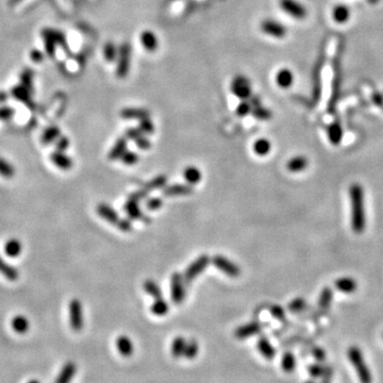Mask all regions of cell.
Returning a JSON list of instances; mask_svg holds the SVG:
<instances>
[{
  "label": "cell",
  "mask_w": 383,
  "mask_h": 383,
  "mask_svg": "<svg viewBox=\"0 0 383 383\" xmlns=\"http://www.w3.org/2000/svg\"><path fill=\"white\" fill-rule=\"evenodd\" d=\"M270 149H271V144L266 139H259L253 144V151L255 153V155H258L260 157L267 156L269 154Z\"/></svg>",
  "instance_id": "cell-32"
},
{
  "label": "cell",
  "mask_w": 383,
  "mask_h": 383,
  "mask_svg": "<svg viewBox=\"0 0 383 383\" xmlns=\"http://www.w3.org/2000/svg\"><path fill=\"white\" fill-rule=\"evenodd\" d=\"M260 29L268 36L274 38H284L287 34V30L283 23L274 19H264L260 25Z\"/></svg>",
  "instance_id": "cell-8"
},
{
  "label": "cell",
  "mask_w": 383,
  "mask_h": 383,
  "mask_svg": "<svg viewBox=\"0 0 383 383\" xmlns=\"http://www.w3.org/2000/svg\"><path fill=\"white\" fill-rule=\"evenodd\" d=\"M140 39H141L142 46L150 52L155 51L159 46V41H158L157 35L154 33L153 31H150V30L143 31L141 33Z\"/></svg>",
  "instance_id": "cell-15"
},
{
  "label": "cell",
  "mask_w": 383,
  "mask_h": 383,
  "mask_svg": "<svg viewBox=\"0 0 383 383\" xmlns=\"http://www.w3.org/2000/svg\"><path fill=\"white\" fill-rule=\"evenodd\" d=\"M127 141H128V139L126 137L119 138L116 141L113 148L110 150L108 158L110 160H112V161H115V160L121 159L123 157V155L127 151Z\"/></svg>",
  "instance_id": "cell-24"
},
{
  "label": "cell",
  "mask_w": 383,
  "mask_h": 383,
  "mask_svg": "<svg viewBox=\"0 0 383 383\" xmlns=\"http://www.w3.org/2000/svg\"><path fill=\"white\" fill-rule=\"evenodd\" d=\"M287 308H289L292 313H299L307 308V301L302 297H297L289 303Z\"/></svg>",
  "instance_id": "cell-41"
},
{
  "label": "cell",
  "mask_w": 383,
  "mask_h": 383,
  "mask_svg": "<svg viewBox=\"0 0 383 383\" xmlns=\"http://www.w3.org/2000/svg\"><path fill=\"white\" fill-rule=\"evenodd\" d=\"M332 18L338 23H345L350 19V9L345 4H338L332 11Z\"/></svg>",
  "instance_id": "cell-23"
},
{
  "label": "cell",
  "mask_w": 383,
  "mask_h": 383,
  "mask_svg": "<svg viewBox=\"0 0 383 383\" xmlns=\"http://www.w3.org/2000/svg\"><path fill=\"white\" fill-rule=\"evenodd\" d=\"M97 213L100 217L106 219L110 223H113V225H116L119 220L116 211L107 203H99L97 206Z\"/></svg>",
  "instance_id": "cell-18"
},
{
  "label": "cell",
  "mask_w": 383,
  "mask_h": 383,
  "mask_svg": "<svg viewBox=\"0 0 383 383\" xmlns=\"http://www.w3.org/2000/svg\"><path fill=\"white\" fill-rule=\"evenodd\" d=\"M270 314L273 317H275L278 321H284L285 319V311L282 307L280 306H271L270 307Z\"/></svg>",
  "instance_id": "cell-47"
},
{
  "label": "cell",
  "mask_w": 383,
  "mask_h": 383,
  "mask_svg": "<svg viewBox=\"0 0 383 383\" xmlns=\"http://www.w3.org/2000/svg\"><path fill=\"white\" fill-rule=\"evenodd\" d=\"M143 134H144V133L139 129V127H138V128H129V129H128V130L126 131V135H125V137H126L128 140L135 141L137 139H139V138L141 137V135H143Z\"/></svg>",
  "instance_id": "cell-51"
},
{
  "label": "cell",
  "mask_w": 383,
  "mask_h": 383,
  "mask_svg": "<svg viewBox=\"0 0 383 383\" xmlns=\"http://www.w3.org/2000/svg\"><path fill=\"white\" fill-rule=\"evenodd\" d=\"M335 287L339 292L345 293V294H353L357 291L358 284L355 279L350 277H342L337 279V281L334 283Z\"/></svg>",
  "instance_id": "cell-16"
},
{
  "label": "cell",
  "mask_w": 383,
  "mask_h": 383,
  "mask_svg": "<svg viewBox=\"0 0 383 383\" xmlns=\"http://www.w3.org/2000/svg\"><path fill=\"white\" fill-rule=\"evenodd\" d=\"M305 383H315V381H314V380H308V381H306Z\"/></svg>",
  "instance_id": "cell-58"
},
{
  "label": "cell",
  "mask_w": 383,
  "mask_h": 383,
  "mask_svg": "<svg viewBox=\"0 0 383 383\" xmlns=\"http://www.w3.org/2000/svg\"><path fill=\"white\" fill-rule=\"evenodd\" d=\"M332 376H333V370L331 369V367L330 366L325 367V373L323 375L322 383H330Z\"/></svg>",
  "instance_id": "cell-54"
},
{
  "label": "cell",
  "mask_w": 383,
  "mask_h": 383,
  "mask_svg": "<svg viewBox=\"0 0 383 383\" xmlns=\"http://www.w3.org/2000/svg\"><path fill=\"white\" fill-rule=\"evenodd\" d=\"M59 130L57 129V128H50L49 130H47L44 134V138H43V141L45 144H48V143H51L53 142L55 139H57L59 137Z\"/></svg>",
  "instance_id": "cell-48"
},
{
  "label": "cell",
  "mask_w": 383,
  "mask_h": 383,
  "mask_svg": "<svg viewBox=\"0 0 383 383\" xmlns=\"http://www.w3.org/2000/svg\"><path fill=\"white\" fill-rule=\"evenodd\" d=\"M210 262H211V259L209 258V255H207V254H201L200 257H199L198 259H196L186 269V273H185V275H183V279H185V282L191 283L192 281H193L195 278H197L207 266H209Z\"/></svg>",
  "instance_id": "cell-4"
},
{
  "label": "cell",
  "mask_w": 383,
  "mask_h": 383,
  "mask_svg": "<svg viewBox=\"0 0 383 383\" xmlns=\"http://www.w3.org/2000/svg\"><path fill=\"white\" fill-rule=\"evenodd\" d=\"M279 5H280L282 11L291 15L295 19H305L308 14L306 6L297 0H280Z\"/></svg>",
  "instance_id": "cell-6"
},
{
  "label": "cell",
  "mask_w": 383,
  "mask_h": 383,
  "mask_svg": "<svg viewBox=\"0 0 383 383\" xmlns=\"http://www.w3.org/2000/svg\"><path fill=\"white\" fill-rule=\"evenodd\" d=\"M105 58L108 62L113 63L117 60L118 57V49L113 42H108L105 45Z\"/></svg>",
  "instance_id": "cell-39"
},
{
  "label": "cell",
  "mask_w": 383,
  "mask_h": 383,
  "mask_svg": "<svg viewBox=\"0 0 383 383\" xmlns=\"http://www.w3.org/2000/svg\"><path fill=\"white\" fill-rule=\"evenodd\" d=\"M28 383H41V382H39V381L36 380V379H32V380L28 381Z\"/></svg>",
  "instance_id": "cell-57"
},
{
  "label": "cell",
  "mask_w": 383,
  "mask_h": 383,
  "mask_svg": "<svg viewBox=\"0 0 383 383\" xmlns=\"http://www.w3.org/2000/svg\"><path fill=\"white\" fill-rule=\"evenodd\" d=\"M121 116L125 119H141L150 117V112L141 108H125L121 111Z\"/></svg>",
  "instance_id": "cell-21"
},
{
  "label": "cell",
  "mask_w": 383,
  "mask_h": 383,
  "mask_svg": "<svg viewBox=\"0 0 383 383\" xmlns=\"http://www.w3.org/2000/svg\"><path fill=\"white\" fill-rule=\"evenodd\" d=\"M261 330H262V325L258 322H252L236 328L234 331V337L238 340H244V339L252 337V335L259 334Z\"/></svg>",
  "instance_id": "cell-11"
},
{
  "label": "cell",
  "mask_w": 383,
  "mask_h": 383,
  "mask_svg": "<svg viewBox=\"0 0 383 383\" xmlns=\"http://www.w3.org/2000/svg\"><path fill=\"white\" fill-rule=\"evenodd\" d=\"M0 274L12 281L16 280V279L18 278V271L11 265L7 264L1 257H0Z\"/></svg>",
  "instance_id": "cell-34"
},
{
  "label": "cell",
  "mask_w": 383,
  "mask_h": 383,
  "mask_svg": "<svg viewBox=\"0 0 383 383\" xmlns=\"http://www.w3.org/2000/svg\"><path fill=\"white\" fill-rule=\"evenodd\" d=\"M166 183H167V177H166V176H163V175L162 176H158V177H156L155 179L149 181L147 185L144 187V189L147 190L148 192L160 190V189H164L166 187Z\"/></svg>",
  "instance_id": "cell-36"
},
{
  "label": "cell",
  "mask_w": 383,
  "mask_h": 383,
  "mask_svg": "<svg viewBox=\"0 0 383 383\" xmlns=\"http://www.w3.org/2000/svg\"><path fill=\"white\" fill-rule=\"evenodd\" d=\"M139 129L145 135L153 134L155 132V125L153 122L150 121L149 117H146V118H143L140 121Z\"/></svg>",
  "instance_id": "cell-43"
},
{
  "label": "cell",
  "mask_w": 383,
  "mask_h": 383,
  "mask_svg": "<svg viewBox=\"0 0 383 383\" xmlns=\"http://www.w3.org/2000/svg\"><path fill=\"white\" fill-rule=\"evenodd\" d=\"M51 162L63 171H68L73 167V160L68 156L64 155L62 151H55L50 156Z\"/></svg>",
  "instance_id": "cell-19"
},
{
  "label": "cell",
  "mask_w": 383,
  "mask_h": 383,
  "mask_svg": "<svg viewBox=\"0 0 383 383\" xmlns=\"http://www.w3.org/2000/svg\"><path fill=\"white\" fill-rule=\"evenodd\" d=\"M150 311H151V313L156 316H165L170 311L169 303H167L162 298L156 299V301L153 303V305H151Z\"/></svg>",
  "instance_id": "cell-31"
},
{
  "label": "cell",
  "mask_w": 383,
  "mask_h": 383,
  "mask_svg": "<svg viewBox=\"0 0 383 383\" xmlns=\"http://www.w3.org/2000/svg\"><path fill=\"white\" fill-rule=\"evenodd\" d=\"M172 300L176 305H180L186 298L185 279L179 273H174L171 278Z\"/></svg>",
  "instance_id": "cell-10"
},
{
  "label": "cell",
  "mask_w": 383,
  "mask_h": 383,
  "mask_svg": "<svg viewBox=\"0 0 383 383\" xmlns=\"http://www.w3.org/2000/svg\"><path fill=\"white\" fill-rule=\"evenodd\" d=\"M134 142L137 144V146L142 150H148L151 148V142L147 137H145V134L141 135V137L135 140Z\"/></svg>",
  "instance_id": "cell-50"
},
{
  "label": "cell",
  "mask_w": 383,
  "mask_h": 383,
  "mask_svg": "<svg viewBox=\"0 0 383 383\" xmlns=\"http://www.w3.org/2000/svg\"><path fill=\"white\" fill-rule=\"evenodd\" d=\"M328 138L332 145L337 146L342 142L343 139V129L339 123H333L328 128Z\"/></svg>",
  "instance_id": "cell-29"
},
{
  "label": "cell",
  "mask_w": 383,
  "mask_h": 383,
  "mask_svg": "<svg viewBox=\"0 0 383 383\" xmlns=\"http://www.w3.org/2000/svg\"><path fill=\"white\" fill-rule=\"evenodd\" d=\"M143 289L148 295H150L151 297H154L156 299L162 298L163 293H162L161 289H160V286L158 285V283H156L154 280H150V279L149 280H146L143 284Z\"/></svg>",
  "instance_id": "cell-35"
},
{
  "label": "cell",
  "mask_w": 383,
  "mask_h": 383,
  "mask_svg": "<svg viewBox=\"0 0 383 383\" xmlns=\"http://www.w3.org/2000/svg\"><path fill=\"white\" fill-rule=\"evenodd\" d=\"M77 372V365L74 362H67L64 364L63 369L58 375L55 383H70L74 379Z\"/></svg>",
  "instance_id": "cell-14"
},
{
  "label": "cell",
  "mask_w": 383,
  "mask_h": 383,
  "mask_svg": "<svg viewBox=\"0 0 383 383\" xmlns=\"http://www.w3.org/2000/svg\"><path fill=\"white\" fill-rule=\"evenodd\" d=\"M193 193V188L189 185H173L163 189V195L166 197L190 195Z\"/></svg>",
  "instance_id": "cell-17"
},
{
  "label": "cell",
  "mask_w": 383,
  "mask_h": 383,
  "mask_svg": "<svg viewBox=\"0 0 383 383\" xmlns=\"http://www.w3.org/2000/svg\"><path fill=\"white\" fill-rule=\"evenodd\" d=\"M198 354H199V345L196 341L192 340L189 343H187V347H186L185 355H183V357L188 359V360H194V359L198 356Z\"/></svg>",
  "instance_id": "cell-38"
},
{
  "label": "cell",
  "mask_w": 383,
  "mask_h": 383,
  "mask_svg": "<svg viewBox=\"0 0 383 383\" xmlns=\"http://www.w3.org/2000/svg\"><path fill=\"white\" fill-rule=\"evenodd\" d=\"M68 147H69V141L65 138L61 139L60 142L58 143V149H59V151H62V153L64 150H66Z\"/></svg>",
  "instance_id": "cell-56"
},
{
  "label": "cell",
  "mask_w": 383,
  "mask_h": 383,
  "mask_svg": "<svg viewBox=\"0 0 383 383\" xmlns=\"http://www.w3.org/2000/svg\"><path fill=\"white\" fill-rule=\"evenodd\" d=\"M121 159L123 160V163L125 165L131 166V165H134V164L138 163L139 156L135 153H133V151H126Z\"/></svg>",
  "instance_id": "cell-45"
},
{
  "label": "cell",
  "mask_w": 383,
  "mask_h": 383,
  "mask_svg": "<svg viewBox=\"0 0 383 383\" xmlns=\"http://www.w3.org/2000/svg\"><path fill=\"white\" fill-rule=\"evenodd\" d=\"M251 113L255 118L259 119V121H269L271 118V112L265 108L261 107V105L252 108Z\"/></svg>",
  "instance_id": "cell-42"
},
{
  "label": "cell",
  "mask_w": 383,
  "mask_h": 383,
  "mask_svg": "<svg viewBox=\"0 0 383 383\" xmlns=\"http://www.w3.org/2000/svg\"><path fill=\"white\" fill-rule=\"evenodd\" d=\"M258 349L260 351V354L264 357V359L268 361L274 360V358L276 356V349L274 346L270 344V342L266 337H261L258 341Z\"/></svg>",
  "instance_id": "cell-20"
},
{
  "label": "cell",
  "mask_w": 383,
  "mask_h": 383,
  "mask_svg": "<svg viewBox=\"0 0 383 383\" xmlns=\"http://www.w3.org/2000/svg\"><path fill=\"white\" fill-rule=\"evenodd\" d=\"M313 356H314V358L316 359V360H317V361H319V362H322V361H324V360H325V357H326V354H325V351H324V349H322V348H318V347H316V348H314V349H313Z\"/></svg>",
  "instance_id": "cell-55"
},
{
  "label": "cell",
  "mask_w": 383,
  "mask_h": 383,
  "mask_svg": "<svg viewBox=\"0 0 383 383\" xmlns=\"http://www.w3.org/2000/svg\"><path fill=\"white\" fill-rule=\"evenodd\" d=\"M212 263L215 267L221 270L223 274L229 277L236 278L241 275V268H239L236 264H234L232 261L222 257L220 254L215 255V257L212 259Z\"/></svg>",
  "instance_id": "cell-9"
},
{
  "label": "cell",
  "mask_w": 383,
  "mask_h": 383,
  "mask_svg": "<svg viewBox=\"0 0 383 383\" xmlns=\"http://www.w3.org/2000/svg\"><path fill=\"white\" fill-rule=\"evenodd\" d=\"M15 175V169L6 160L0 158V176L4 178H12Z\"/></svg>",
  "instance_id": "cell-40"
},
{
  "label": "cell",
  "mask_w": 383,
  "mask_h": 383,
  "mask_svg": "<svg viewBox=\"0 0 383 383\" xmlns=\"http://www.w3.org/2000/svg\"><path fill=\"white\" fill-rule=\"evenodd\" d=\"M187 347V341L185 338L177 337L175 338L172 344V355L174 358L179 359L185 355V350Z\"/></svg>",
  "instance_id": "cell-30"
},
{
  "label": "cell",
  "mask_w": 383,
  "mask_h": 383,
  "mask_svg": "<svg viewBox=\"0 0 383 383\" xmlns=\"http://www.w3.org/2000/svg\"><path fill=\"white\" fill-rule=\"evenodd\" d=\"M116 349L119 354H121L125 358H129L134 353L133 343L131 342L130 338L126 337V335H121L115 341Z\"/></svg>",
  "instance_id": "cell-13"
},
{
  "label": "cell",
  "mask_w": 383,
  "mask_h": 383,
  "mask_svg": "<svg viewBox=\"0 0 383 383\" xmlns=\"http://www.w3.org/2000/svg\"><path fill=\"white\" fill-rule=\"evenodd\" d=\"M231 91L232 93L242 100H247L251 97V85L249 79L243 76V75H238L236 76L232 83H231Z\"/></svg>",
  "instance_id": "cell-5"
},
{
  "label": "cell",
  "mask_w": 383,
  "mask_h": 383,
  "mask_svg": "<svg viewBox=\"0 0 383 383\" xmlns=\"http://www.w3.org/2000/svg\"><path fill=\"white\" fill-rule=\"evenodd\" d=\"M12 329L17 334H25L30 328V323L28 318L22 315H16L11 322Z\"/></svg>",
  "instance_id": "cell-25"
},
{
  "label": "cell",
  "mask_w": 383,
  "mask_h": 383,
  "mask_svg": "<svg viewBox=\"0 0 383 383\" xmlns=\"http://www.w3.org/2000/svg\"><path fill=\"white\" fill-rule=\"evenodd\" d=\"M183 177L190 186L197 185L201 180V173L195 166H188L183 172Z\"/></svg>",
  "instance_id": "cell-27"
},
{
  "label": "cell",
  "mask_w": 383,
  "mask_h": 383,
  "mask_svg": "<svg viewBox=\"0 0 383 383\" xmlns=\"http://www.w3.org/2000/svg\"><path fill=\"white\" fill-rule=\"evenodd\" d=\"M308 166H309L308 159L303 156L294 157L286 163V169L291 173H301L305 171Z\"/></svg>",
  "instance_id": "cell-22"
},
{
  "label": "cell",
  "mask_w": 383,
  "mask_h": 383,
  "mask_svg": "<svg viewBox=\"0 0 383 383\" xmlns=\"http://www.w3.org/2000/svg\"><path fill=\"white\" fill-rule=\"evenodd\" d=\"M149 194V192L145 189H143L141 191H138V192H134V193H132L130 195V199H133V200L135 201H140V200H143V199H145Z\"/></svg>",
  "instance_id": "cell-53"
},
{
  "label": "cell",
  "mask_w": 383,
  "mask_h": 383,
  "mask_svg": "<svg viewBox=\"0 0 383 383\" xmlns=\"http://www.w3.org/2000/svg\"><path fill=\"white\" fill-rule=\"evenodd\" d=\"M163 205V200L161 198H157V197H154V198H149L147 202H146V206L148 210H151V211H155V210H158L160 209Z\"/></svg>",
  "instance_id": "cell-49"
},
{
  "label": "cell",
  "mask_w": 383,
  "mask_h": 383,
  "mask_svg": "<svg viewBox=\"0 0 383 383\" xmlns=\"http://www.w3.org/2000/svg\"><path fill=\"white\" fill-rule=\"evenodd\" d=\"M347 358L353 364L357 373V376L361 383H372L373 377L369 365L364 360V356L361 349L357 346H351L347 350Z\"/></svg>",
  "instance_id": "cell-2"
},
{
  "label": "cell",
  "mask_w": 383,
  "mask_h": 383,
  "mask_svg": "<svg viewBox=\"0 0 383 383\" xmlns=\"http://www.w3.org/2000/svg\"><path fill=\"white\" fill-rule=\"evenodd\" d=\"M276 83L280 89H290L294 83L293 71L289 68H281L280 70H278V73L276 74Z\"/></svg>",
  "instance_id": "cell-12"
},
{
  "label": "cell",
  "mask_w": 383,
  "mask_h": 383,
  "mask_svg": "<svg viewBox=\"0 0 383 383\" xmlns=\"http://www.w3.org/2000/svg\"><path fill=\"white\" fill-rule=\"evenodd\" d=\"M332 297H333L332 291L329 289V287H325V289H323L321 295H319V300H318L319 307L324 310L328 309L332 302Z\"/></svg>",
  "instance_id": "cell-37"
},
{
  "label": "cell",
  "mask_w": 383,
  "mask_h": 383,
  "mask_svg": "<svg viewBox=\"0 0 383 383\" xmlns=\"http://www.w3.org/2000/svg\"><path fill=\"white\" fill-rule=\"evenodd\" d=\"M309 374L311 375V377L316 379V378H321L323 377V375L325 373V367L319 364H312L309 366Z\"/></svg>",
  "instance_id": "cell-46"
},
{
  "label": "cell",
  "mask_w": 383,
  "mask_h": 383,
  "mask_svg": "<svg viewBox=\"0 0 383 383\" xmlns=\"http://www.w3.org/2000/svg\"><path fill=\"white\" fill-rule=\"evenodd\" d=\"M125 211L130 219L143 218V213L140 209L139 202L133 200V199H129V200L125 203Z\"/></svg>",
  "instance_id": "cell-28"
},
{
  "label": "cell",
  "mask_w": 383,
  "mask_h": 383,
  "mask_svg": "<svg viewBox=\"0 0 383 383\" xmlns=\"http://www.w3.org/2000/svg\"><path fill=\"white\" fill-rule=\"evenodd\" d=\"M131 64V46L129 43H124L118 49L116 75L118 78H125L130 70Z\"/></svg>",
  "instance_id": "cell-3"
},
{
  "label": "cell",
  "mask_w": 383,
  "mask_h": 383,
  "mask_svg": "<svg viewBox=\"0 0 383 383\" xmlns=\"http://www.w3.org/2000/svg\"><path fill=\"white\" fill-rule=\"evenodd\" d=\"M348 194L351 207V229L356 234H361L366 227L364 190L361 185L354 183L349 187Z\"/></svg>",
  "instance_id": "cell-1"
},
{
  "label": "cell",
  "mask_w": 383,
  "mask_h": 383,
  "mask_svg": "<svg viewBox=\"0 0 383 383\" xmlns=\"http://www.w3.org/2000/svg\"><path fill=\"white\" fill-rule=\"evenodd\" d=\"M116 226L119 230L123 231V232H130L132 230V222L130 221V219H119L116 223Z\"/></svg>",
  "instance_id": "cell-52"
},
{
  "label": "cell",
  "mask_w": 383,
  "mask_h": 383,
  "mask_svg": "<svg viewBox=\"0 0 383 383\" xmlns=\"http://www.w3.org/2000/svg\"><path fill=\"white\" fill-rule=\"evenodd\" d=\"M69 324L74 331H80L83 328L82 303L79 299H73L69 302Z\"/></svg>",
  "instance_id": "cell-7"
},
{
  "label": "cell",
  "mask_w": 383,
  "mask_h": 383,
  "mask_svg": "<svg viewBox=\"0 0 383 383\" xmlns=\"http://www.w3.org/2000/svg\"><path fill=\"white\" fill-rule=\"evenodd\" d=\"M22 246L21 243L16 238H11L4 245V252L10 258H17L21 253Z\"/></svg>",
  "instance_id": "cell-26"
},
{
  "label": "cell",
  "mask_w": 383,
  "mask_h": 383,
  "mask_svg": "<svg viewBox=\"0 0 383 383\" xmlns=\"http://www.w3.org/2000/svg\"><path fill=\"white\" fill-rule=\"evenodd\" d=\"M251 111H252V105L250 103V101L244 100L237 106L236 115H238L239 117H243V116H246V115H248L249 113H251Z\"/></svg>",
  "instance_id": "cell-44"
},
{
  "label": "cell",
  "mask_w": 383,
  "mask_h": 383,
  "mask_svg": "<svg viewBox=\"0 0 383 383\" xmlns=\"http://www.w3.org/2000/svg\"><path fill=\"white\" fill-rule=\"evenodd\" d=\"M281 369L284 373L291 374L296 369V359L292 353H285L281 359Z\"/></svg>",
  "instance_id": "cell-33"
}]
</instances>
